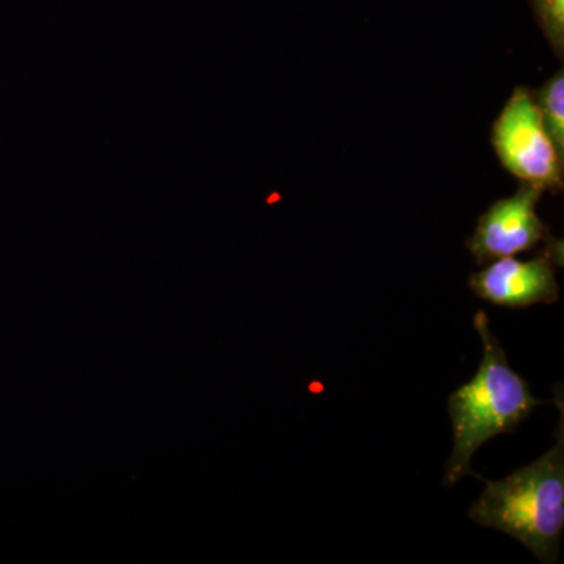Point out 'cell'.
I'll list each match as a JSON object with an SVG mask.
<instances>
[{
  "label": "cell",
  "instance_id": "6da1fadb",
  "mask_svg": "<svg viewBox=\"0 0 564 564\" xmlns=\"http://www.w3.org/2000/svg\"><path fill=\"white\" fill-rule=\"evenodd\" d=\"M474 325L484 343V359L469 383L448 399L454 426V452L445 464L444 485L454 486L470 469L475 452L499 434L513 433L547 400L534 399L529 383L511 369L502 345L489 328L488 315L478 311Z\"/></svg>",
  "mask_w": 564,
  "mask_h": 564
},
{
  "label": "cell",
  "instance_id": "7a4b0ae2",
  "mask_svg": "<svg viewBox=\"0 0 564 564\" xmlns=\"http://www.w3.org/2000/svg\"><path fill=\"white\" fill-rule=\"evenodd\" d=\"M563 408L556 443L536 462L499 481H486L469 518L525 545L541 563H556L564 529Z\"/></svg>",
  "mask_w": 564,
  "mask_h": 564
},
{
  "label": "cell",
  "instance_id": "3957f363",
  "mask_svg": "<svg viewBox=\"0 0 564 564\" xmlns=\"http://www.w3.org/2000/svg\"><path fill=\"white\" fill-rule=\"evenodd\" d=\"M492 147L505 169L541 192L563 191L564 159L545 132L532 93L516 88L492 126Z\"/></svg>",
  "mask_w": 564,
  "mask_h": 564
},
{
  "label": "cell",
  "instance_id": "277c9868",
  "mask_svg": "<svg viewBox=\"0 0 564 564\" xmlns=\"http://www.w3.org/2000/svg\"><path fill=\"white\" fill-rule=\"evenodd\" d=\"M541 193L522 182L513 196L494 203L481 215L474 236L467 240V248L477 263L484 265L497 259L511 258L551 239L547 226L536 214Z\"/></svg>",
  "mask_w": 564,
  "mask_h": 564
},
{
  "label": "cell",
  "instance_id": "5b68a950",
  "mask_svg": "<svg viewBox=\"0 0 564 564\" xmlns=\"http://www.w3.org/2000/svg\"><path fill=\"white\" fill-rule=\"evenodd\" d=\"M547 250L532 261H518L513 256L494 261L469 276V288L478 299L511 310H524L538 303L560 300L555 262L562 256V243L549 240Z\"/></svg>",
  "mask_w": 564,
  "mask_h": 564
},
{
  "label": "cell",
  "instance_id": "8992f818",
  "mask_svg": "<svg viewBox=\"0 0 564 564\" xmlns=\"http://www.w3.org/2000/svg\"><path fill=\"white\" fill-rule=\"evenodd\" d=\"M545 132L551 137L560 158L564 159V74L563 69L533 95Z\"/></svg>",
  "mask_w": 564,
  "mask_h": 564
},
{
  "label": "cell",
  "instance_id": "52a82bcc",
  "mask_svg": "<svg viewBox=\"0 0 564 564\" xmlns=\"http://www.w3.org/2000/svg\"><path fill=\"white\" fill-rule=\"evenodd\" d=\"M534 20L543 31L556 57L564 54V0H530Z\"/></svg>",
  "mask_w": 564,
  "mask_h": 564
}]
</instances>
